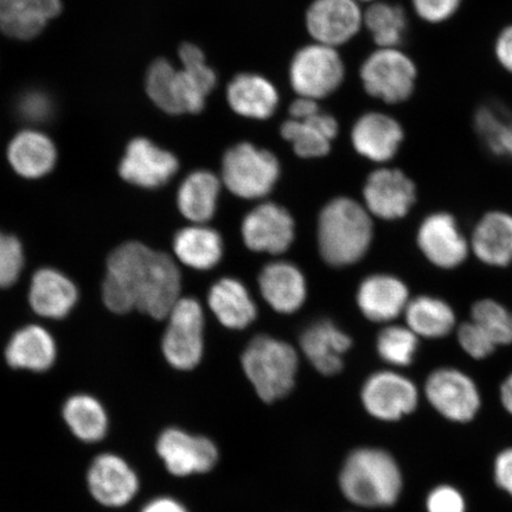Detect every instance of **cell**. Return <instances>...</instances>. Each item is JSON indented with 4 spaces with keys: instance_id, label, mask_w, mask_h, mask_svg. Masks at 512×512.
I'll return each instance as SVG.
<instances>
[{
    "instance_id": "cell-46",
    "label": "cell",
    "mask_w": 512,
    "mask_h": 512,
    "mask_svg": "<svg viewBox=\"0 0 512 512\" xmlns=\"http://www.w3.org/2000/svg\"><path fill=\"white\" fill-rule=\"evenodd\" d=\"M496 59L501 66L512 74V25L504 28L495 43Z\"/></svg>"
},
{
    "instance_id": "cell-14",
    "label": "cell",
    "mask_w": 512,
    "mask_h": 512,
    "mask_svg": "<svg viewBox=\"0 0 512 512\" xmlns=\"http://www.w3.org/2000/svg\"><path fill=\"white\" fill-rule=\"evenodd\" d=\"M363 198L369 214L386 221L401 220L416 202V187L405 172L383 168L368 177Z\"/></svg>"
},
{
    "instance_id": "cell-29",
    "label": "cell",
    "mask_w": 512,
    "mask_h": 512,
    "mask_svg": "<svg viewBox=\"0 0 512 512\" xmlns=\"http://www.w3.org/2000/svg\"><path fill=\"white\" fill-rule=\"evenodd\" d=\"M208 303L215 317L228 329H245L258 315L251 293L241 281L233 278L217 281L210 288Z\"/></svg>"
},
{
    "instance_id": "cell-33",
    "label": "cell",
    "mask_w": 512,
    "mask_h": 512,
    "mask_svg": "<svg viewBox=\"0 0 512 512\" xmlns=\"http://www.w3.org/2000/svg\"><path fill=\"white\" fill-rule=\"evenodd\" d=\"M220 189V179L213 172L206 170L192 172L178 189L179 211L195 224L208 222L215 215Z\"/></svg>"
},
{
    "instance_id": "cell-25",
    "label": "cell",
    "mask_w": 512,
    "mask_h": 512,
    "mask_svg": "<svg viewBox=\"0 0 512 512\" xmlns=\"http://www.w3.org/2000/svg\"><path fill=\"white\" fill-rule=\"evenodd\" d=\"M227 101L232 110L248 119L271 118L279 105V94L264 76L243 73L236 75L227 87Z\"/></svg>"
},
{
    "instance_id": "cell-17",
    "label": "cell",
    "mask_w": 512,
    "mask_h": 512,
    "mask_svg": "<svg viewBox=\"0 0 512 512\" xmlns=\"http://www.w3.org/2000/svg\"><path fill=\"white\" fill-rule=\"evenodd\" d=\"M242 238L254 252L284 253L294 240L292 216L278 204L262 203L243 220Z\"/></svg>"
},
{
    "instance_id": "cell-22",
    "label": "cell",
    "mask_w": 512,
    "mask_h": 512,
    "mask_svg": "<svg viewBox=\"0 0 512 512\" xmlns=\"http://www.w3.org/2000/svg\"><path fill=\"white\" fill-rule=\"evenodd\" d=\"M262 297L274 311L290 315L303 306L306 281L296 265L287 261L271 262L259 275Z\"/></svg>"
},
{
    "instance_id": "cell-50",
    "label": "cell",
    "mask_w": 512,
    "mask_h": 512,
    "mask_svg": "<svg viewBox=\"0 0 512 512\" xmlns=\"http://www.w3.org/2000/svg\"><path fill=\"white\" fill-rule=\"evenodd\" d=\"M358 2V0H357ZM361 2H376V0H361Z\"/></svg>"
},
{
    "instance_id": "cell-31",
    "label": "cell",
    "mask_w": 512,
    "mask_h": 512,
    "mask_svg": "<svg viewBox=\"0 0 512 512\" xmlns=\"http://www.w3.org/2000/svg\"><path fill=\"white\" fill-rule=\"evenodd\" d=\"M62 418L76 439L86 444L106 438L110 418L102 403L88 394H75L64 402Z\"/></svg>"
},
{
    "instance_id": "cell-32",
    "label": "cell",
    "mask_w": 512,
    "mask_h": 512,
    "mask_svg": "<svg viewBox=\"0 0 512 512\" xmlns=\"http://www.w3.org/2000/svg\"><path fill=\"white\" fill-rule=\"evenodd\" d=\"M174 251L185 266L207 271L221 261L223 242L215 229L195 224L179 230L174 239Z\"/></svg>"
},
{
    "instance_id": "cell-27",
    "label": "cell",
    "mask_w": 512,
    "mask_h": 512,
    "mask_svg": "<svg viewBox=\"0 0 512 512\" xmlns=\"http://www.w3.org/2000/svg\"><path fill=\"white\" fill-rule=\"evenodd\" d=\"M56 356L53 336L37 325L17 331L5 350L6 362L10 367L34 373H42L53 367Z\"/></svg>"
},
{
    "instance_id": "cell-48",
    "label": "cell",
    "mask_w": 512,
    "mask_h": 512,
    "mask_svg": "<svg viewBox=\"0 0 512 512\" xmlns=\"http://www.w3.org/2000/svg\"><path fill=\"white\" fill-rule=\"evenodd\" d=\"M319 112L318 101L305 96H298L290 106V117L293 120H306Z\"/></svg>"
},
{
    "instance_id": "cell-26",
    "label": "cell",
    "mask_w": 512,
    "mask_h": 512,
    "mask_svg": "<svg viewBox=\"0 0 512 512\" xmlns=\"http://www.w3.org/2000/svg\"><path fill=\"white\" fill-rule=\"evenodd\" d=\"M60 11V0H0V30L17 40H31Z\"/></svg>"
},
{
    "instance_id": "cell-23",
    "label": "cell",
    "mask_w": 512,
    "mask_h": 512,
    "mask_svg": "<svg viewBox=\"0 0 512 512\" xmlns=\"http://www.w3.org/2000/svg\"><path fill=\"white\" fill-rule=\"evenodd\" d=\"M470 248L479 261L491 267L512 264V215L495 210L486 213L473 229Z\"/></svg>"
},
{
    "instance_id": "cell-42",
    "label": "cell",
    "mask_w": 512,
    "mask_h": 512,
    "mask_svg": "<svg viewBox=\"0 0 512 512\" xmlns=\"http://www.w3.org/2000/svg\"><path fill=\"white\" fill-rule=\"evenodd\" d=\"M457 335L460 347L473 360H485L497 349L492 339L472 320L460 325Z\"/></svg>"
},
{
    "instance_id": "cell-45",
    "label": "cell",
    "mask_w": 512,
    "mask_h": 512,
    "mask_svg": "<svg viewBox=\"0 0 512 512\" xmlns=\"http://www.w3.org/2000/svg\"><path fill=\"white\" fill-rule=\"evenodd\" d=\"M494 479L498 488L512 498V447L505 448L497 454Z\"/></svg>"
},
{
    "instance_id": "cell-36",
    "label": "cell",
    "mask_w": 512,
    "mask_h": 512,
    "mask_svg": "<svg viewBox=\"0 0 512 512\" xmlns=\"http://www.w3.org/2000/svg\"><path fill=\"white\" fill-rule=\"evenodd\" d=\"M363 25L379 48H398L405 38L407 17L399 5L374 3L363 14Z\"/></svg>"
},
{
    "instance_id": "cell-8",
    "label": "cell",
    "mask_w": 512,
    "mask_h": 512,
    "mask_svg": "<svg viewBox=\"0 0 512 512\" xmlns=\"http://www.w3.org/2000/svg\"><path fill=\"white\" fill-rule=\"evenodd\" d=\"M166 318H169V324L162 339L166 362L177 370H194L204 354L201 304L194 298H179Z\"/></svg>"
},
{
    "instance_id": "cell-12",
    "label": "cell",
    "mask_w": 512,
    "mask_h": 512,
    "mask_svg": "<svg viewBox=\"0 0 512 512\" xmlns=\"http://www.w3.org/2000/svg\"><path fill=\"white\" fill-rule=\"evenodd\" d=\"M89 494L102 507L124 508L140 491V479L132 465L119 454L101 453L87 471Z\"/></svg>"
},
{
    "instance_id": "cell-6",
    "label": "cell",
    "mask_w": 512,
    "mask_h": 512,
    "mask_svg": "<svg viewBox=\"0 0 512 512\" xmlns=\"http://www.w3.org/2000/svg\"><path fill=\"white\" fill-rule=\"evenodd\" d=\"M157 456L177 478L207 475L220 463V448L207 435L191 433L181 427L165 428L156 440Z\"/></svg>"
},
{
    "instance_id": "cell-39",
    "label": "cell",
    "mask_w": 512,
    "mask_h": 512,
    "mask_svg": "<svg viewBox=\"0 0 512 512\" xmlns=\"http://www.w3.org/2000/svg\"><path fill=\"white\" fill-rule=\"evenodd\" d=\"M177 68L166 59L153 62L146 74V92L165 113L179 115L176 98Z\"/></svg>"
},
{
    "instance_id": "cell-10",
    "label": "cell",
    "mask_w": 512,
    "mask_h": 512,
    "mask_svg": "<svg viewBox=\"0 0 512 512\" xmlns=\"http://www.w3.org/2000/svg\"><path fill=\"white\" fill-rule=\"evenodd\" d=\"M345 67L336 48L313 43L299 49L290 64V81L298 96L317 101L342 85Z\"/></svg>"
},
{
    "instance_id": "cell-38",
    "label": "cell",
    "mask_w": 512,
    "mask_h": 512,
    "mask_svg": "<svg viewBox=\"0 0 512 512\" xmlns=\"http://www.w3.org/2000/svg\"><path fill=\"white\" fill-rule=\"evenodd\" d=\"M471 320L498 347L512 344V312L494 299L478 300L472 305Z\"/></svg>"
},
{
    "instance_id": "cell-24",
    "label": "cell",
    "mask_w": 512,
    "mask_h": 512,
    "mask_svg": "<svg viewBox=\"0 0 512 512\" xmlns=\"http://www.w3.org/2000/svg\"><path fill=\"white\" fill-rule=\"evenodd\" d=\"M79 292L72 280L59 271L43 268L32 278L29 300L38 316L67 317L78 303Z\"/></svg>"
},
{
    "instance_id": "cell-15",
    "label": "cell",
    "mask_w": 512,
    "mask_h": 512,
    "mask_svg": "<svg viewBox=\"0 0 512 512\" xmlns=\"http://www.w3.org/2000/svg\"><path fill=\"white\" fill-rule=\"evenodd\" d=\"M362 25L357 0H315L306 12V28L313 40L332 48L351 41Z\"/></svg>"
},
{
    "instance_id": "cell-11",
    "label": "cell",
    "mask_w": 512,
    "mask_h": 512,
    "mask_svg": "<svg viewBox=\"0 0 512 512\" xmlns=\"http://www.w3.org/2000/svg\"><path fill=\"white\" fill-rule=\"evenodd\" d=\"M420 392L409 377L394 370L371 374L361 389V403L371 418L381 422H398L419 407Z\"/></svg>"
},
{
    "instance_id": "cell-21",
    "label": "cell",
    "mask_w": 512,
    "mask_h": 512,
    "mask_svg": "<svg viewBox=\"0 0 512 512\" xmlns=\"http://www.w3.org/2000/svg\"><path fill=\"white\" fill-rule=\"evenodd\" d=\"M409 300L407 285L390 274L370 275L357 291L358 307L374 323L392 322L405 312Z\"/></svg>"
},
{
    "instance_id": "cell-37",
    "label": "cell",
    "mask_w": 512,
    "mask_h": 512,
    "mask_svg": "<svg viewBox=\"0 0 512 512\" xmlns=\"http://www.w3.org/2000/svg\"><path fill=\"white\" fill-rule=\"evenodd\" d=\"M420 339L408 326L389 325L376 339L381 360L395 368L411 366L418 354Z\"/></svg>"
},
{
    "instance_id": "cell-1",
    "label": "cell",
    "mask_w": 512,
    "mask_h": 512,
    "mask_svg": "<svg viewBox=\"0 0 512 512\" xmlns=\"http://www.w3.org/2000/svg\"><path fill=\"white\" fill-rule=\"evenodd\" d=\"M181 288V272L168 254L140 242H127L107 261L102 297L115 313L136 309L164 319L177 303Z\"/></svg>"
},
{
    "instance_id": "cell-13",
    "label": "cell",
    "mask_w": 512,
    "mask_h": 512,
    "mask_svg": "<svg viewBox=\"0 0 512 512\" xmlns=\"http://www.w3.org/2000/svg\"><path fill=\"white\" fill-rule=\"evenodd\" d=\"M422 255L441 270H454L462 266L470 253L459 224L451 214L438 211L425 217L416 235Z\"/></svg>"
},
{
    "instance_id": "cell-44",
    "label": "cell",
    "mask_w": 512,
    "mask_h": 512,
    "mask_svg": "<svg viewBox=\"0 0 512 512\" xmlns=\"http://www.w3.org/2000/svg\"><path fill=\"white\" fill-rule=\"evenodd\" d=\"M463 0H412L415 14L422 21L439 24L456 15Z\"/></svg>"
},
{
    "instance_id": "cell-9",
    "label": "cell",
    "mask_w": 512,
    "mask_h": 512,
    "mask_svg": "<svg viewBox=\"0 0 512 512\" xmlns=\"http://www.w3.org/2000/svg\"><path fill=\"white\" fill-rule=\"evenodd\" d=\"M424 395L435 412L454 424L475 420L482 408L475 380L453 367L433 370L425 381Z\"/></svg>"
},
{
    "instance_id": "cell-40",
    "label": "cell",
    "mask_w": 512,
    "mask_h": 512,
    "mask_svg": "<svg viewBox=\"0 0 512 512\" xmlns=\"http://www.w3.org/2000/svg\"><path fill=\"white\" fill-rule=\"evenodd\" d=\"M15 110L17 117L23 123L42 125L54 117L55 104L47 92L41 89H29L18 96Z\"/></svg>"
},
{
    "instance_id": "cell-3",
    "label": "cell",
    "mask_w": 512,
    "mask_h": 512,
    "mask_svg": "<svg viewBox=\"0 0 512 512\" xmlns=\"http://www.w3.org/2000/svg\"><path fill=\"white\" fill-rule=\"evenodd\" d=\"M374 224L366 207L339 197L326 204L318 221L320 255L330 266L356 264L366 256L373 242Z\"/></svg>"
},
{
    "instance_id": "cell-4",
    "label": "cell",
    "mask_w": 512,
    "mask_h": 512,
    "mask_svg": "<svg viewBox=\"0 0 512 512\" xmlns=\"http://www.w3.org/2000/svg\"><path fill=\"white\" fill-rule=\"evenodd\" d=\"M241 366L259 399L272 405L296 387L299 357L292 345L270 336L252 339L241 357Z\"/></svg>"
},
{
    "instance_id": "cell-28",
    "label": "cell",
    "mask_w": 512,
    "mask_h": 512,
    "mask_svg": "<svg viewBox=\"0 0 512 512\" xmlns=\"http://www.w3.org/2000/svg\"><path fill=\"white\" fill-rule=\"evenodd\" d=\"M280 132L299 157L317 158L330 152L332 140L338 134V123L332 115L319 112L306 120L285 121Z\"/></svg>"
},
{
    "instance_id": "cell-5",
    "label": "cell",
    "mask_w": 512,
    "mask_h": 512,
    "mask_svg": "<svg viewBox=\"0 0 512 512\" xmlns=\"http://www.w3.org/2000/svg\"><path fill=\"white\" fill-rule=\"evenodd\" d=\"M279 175L277 157L251 143L230 147L222 160L223 183L245 200H258L270 194Z\"/></svg>"
},
{
    "instance_id": "cell-18",
    "label": "cell",
    "mask_w": 512,
    "mask_h": 512,
    "mask_svg": "<svg viewBox=\"0 0 512 512\" xmlns=\"http://www.w3.org/2000/svg\"><path fill=\"white\" fill-rule=\"evenodd\" d=\"M178 56L182 64L176 78L179 114L201 113L208 95L216 86V74L208 66L202 49L194 43H183Z\"/></svg>"
},
{
    "instance_id": "cell-47",
    "label": "cell",
    "mask_w": 512,
    "mask_h": 512,
    "mask_svg": "<svg viewBox=\"0 0 512 512\" xmlns=\"http://www.w3.org/2000/svg\"><path fill=\"white\" fill-rule=\"evenodd\" d=\"M139 512H190V510L179 499L165 495L150 499Z\"/></svg>"
},
{
    "instance_id": "cell-30",
    "label": "cell",
    "mask_w": 512,
    "mask_h": 512,
    "mask_svg": "<svg viewBox=\"0 0 512 512\" xmlns=\"http://www.w3.org/2000/svg\"><path fill=\"white\" fill-rule=\"evenodd\" d=\"M9 162L19 176L36 179L49 174L57 159L56 147L41 132L25 130L11 140Z\"/></svg>"
},
{
    "instance_id": "cell-19",
    "label": "cell",
    "mask_w": 512,
    "mask_h": 512,
    "mask_svg": "<svg viewBox=\"0 0 512 512\" xmlns=\"http://www.w3.org/2000/svg\"><path fill=\"white\" fill-rule=\"evenodd\" d=\"M403 139L405 131L399 121L380 112L362 115L351 131V142L358 155L375 163L392 160Z\"/></svg>"
},
{
    "instance_id": "cell-16",
    "label": "cell",
    "mask_w": 512,
    "mask_h": 512,
    "mask_svg": "<svg viewBox=\"0 0 512 512\" xmlns=\"http://www.w3.org/2000/svg\"><path fill=\"white\" fill-rule=\"evenodd\" d=\"M179 164L174 153L160 149L146 138L133 139L119 166L120 176L140 188L156 189L176 175Z\"/></svg>"
},
{
    "instance_id": "cell-2",
    "label": "cell",
    "mask_w": 512,
    "mask_h": 512,
    "mask_svg": "<svg viewBox=\"0 0 512 512\" xmlns=\"http://www.w3.org/2000/svg\"><path fill=\"white\" fill-rule=\"evenodd\" d=\"M338 488L349 503L362 509H387L403 491L401 467L393 454L380 447L352 450L338 472Z\"/></svg>"
},
{
    "instance_id": "cell-35",
    "label": "cell",
    "mask_w": 512,
    "mask_h": 512,
    "mask_svg": "<svg viewBox=\"0 0 512 512\" xmlns=\"http://www.w3.org/2000/svg\"><path fill=\"white\" fill-rule=\"evenodd\" d=\"M475 130L492 155L512 159V113L507 107L488 102L475 114Z\"/></svg>"
},
{
    "instance_id": "cell-7",
    "label": "cell",
    "mask_w": 512,
    "mask_h": 512,
    "mask_svg": "<svg viewBox=\"0 0 512 512\" xmlns=\"http://www.w3.org/2000/svg\"><path fill=\"white\" fill-rule=\"evenodd\" d=\"M360 75L370 96L387 104H401L414 93L418 69L398 48H379L363 62Z\"/></svg>"
},
{
    "instance_id": "cell-20",
    "label": "cell",
    "mask_w": 512,
    "mask_h": 512,
    "mask_svg": "<svg viewBox=\"0 0 512 512\" xmlns=\"http://www.w3.org/2000/svg\"><path fill=\"white\" fill-rule=\"evenodd\" d=\"M351 345L352 339L331 320L326 319L307 326L300 336V348L307 361L324 376L341 373L344 368V355Z\"/></svg>"
},
{
    "instance_id": "cell-41",
    "label": "cell",
    "mask_w": 512,
    "mask_h": 512,
    "mask_svg": "<svg viewBox=\"0 0 512 512\" xmlns=\"http://www.w3.org/2000/svg\"><path fill=\"white\" fill-rule=\"evenodd\" d=\"M24 266L21 242L15 236L0 232V287L14 285Z\"/></svg>"
},
{
    "instance_id": "cell-49",
    "label": "cell",
    "mask_w": 512,
    "mask_h": 512,
    "mask_svg": "<svg viewBox=\"0 0 512 512\" xmlns=\"http://www.w3.org/2000/svg\"><path fill=\"white\" fill-rule=\"evenodd\" d=\"M499 400L505 412L512 415V371L505 377L501 388H499Z\"/></svg>"
},
{
    "instance_id": "cell-43",
    "label": "cell",
    "mask_w": 512,
    "mask_h": 512,
    "mask_svg": "<svg viewBox=\"0 0 512 512\" xmlns=\"http://www.w3.org/2000/svg\"><path fill=\"white\" fill-rule=\"evenodd\" d=\"M466 510L464 495L452 485L441 484L428 492L427 512H466Z\"/></svg>"
},
{
    "instance_id": "cell-34",
    "label": "cell",
    "mask_w": 512,
    "mask_h": 512,
    "mask_svg": "<svg viewBox=\"0 0 512 512\" xmlns=\"http://www.w3.org/2000/svg\"><path fill=\"white\" fill-rule=\"evenodd\" d=\"M406 323L419 338L439 339L456 328L457 317L445 300L432 296H419L409 300L405 312Z\"/></svg>"
}]
</instances>
